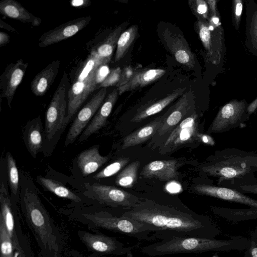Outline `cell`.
<instances>
[{"label":"cell","instance_id":"obj_1","mask_svg":"<svg viewBox=\"0 0 257 257\" xmlns=\"http://www.w3.org/2000/svg\"><path fill=\"white\" fill-rule=\"evenodd\" d=\"M121 215L136 220L151 228L158 240L175 237L214 238L216 229L207 217L182 205L168 204L143 198L135 207Z\"/></svg>","mask_w":257,"mask_h":257},{"label":"cell","instance_id":"obj_2","mask_svg":"<svg viewBox=\"0 0 257 257\" xmlns=\"http://www.w3.org/2000/svg\"><path fill=\"white\" fill-rule=\"evenodd\" d=\"M248 152L236 148L215 151L199 167L202 175L217 178V185L232 188L257 182V169L247 165Z\"/></svg>","mask_w":257,"mask_h":257},{"label":"cell","instance_id":"obj_3","mask_svg":"<svg viewBox=\"0 0 257 257\" xmlns=\"http://www.w3.org/2000/svg\"><path fill=\"white\" fill-rule=\"evenodd\" d=\"M241 240H216L197 237H181L158 240L142 247V252L156 257L181 253H200L240 248Z\"/></svg>","mask_w":257,"mask_h":257},{"label":"cell","instance_id":"obj_4","mask_svg":"<svg viewBox=\"0 0 257 257\" xmlns=\"http://www.w3.org/2000/svg\"><path fill=\"white\" fill-rule=\"evenodd\" d=\"M70 87L68 75L65 70L45 114V134L49 140L65 126Z\"/></svg>","mask_w":257,"mask_h":257},{"label":"cell","instance_id":"obj_5","mask_svg":"<svg viewBox=\"0 0 257 257\" xmlns=\"http://www.w3.org/2000/svg\"><path fill=\"white\" fill-rule=\"evenodd\" d=\"M96 224L107 229L137 238L141 241L157 240L151 228L136 220L121 215L113 216L108 213L94 215Z\"/></svg>","mask_w":257,"mask_h":257},{"label":"cell","instance_id":"obj_6","mask_svg":"<svg viewBox=\"0 0 257 257\" xmlns=\"http://www.w3.org/2000/svg\"><path fill=\"white\" fill-rule=\"evenodd\" d=\"M199 116L194 111L180 122L162 142L159 153L166 155L194 142L199 133Z\"/></svg>","mask_w":257,"mask_h":257},{"label":"cell","instance_id":"obj_7","mask_svg":"<svg viewBox=\"0 0 257 257\" xmlns=\"http://www.w3.org/2000/svg\"><path fill=\"white\" fill-rule=\"evenodd\" d=\"M246 103L233 100L223 106L207 130V134L222 133L240 126L248 117Z\"/></svg>","mask_w":257,"mask_h":257},{"label":"cell","instance_id":"obj_8","mask_svg":"<svg viewBox=\"0 0 257 257\" xmlns=\"http://www.w3.org/2000/svg\"><path fill=\"white\" fill-rule=\"evenodd\" d=\"M87 187H89L98 200L114 207L132 209L137 206L143 199L113 186L94 183L88 185Z\"/></svg>","mask_w":257,"mask_h":257},{"label":"cell","instance_id":"obj_9","mask_svg":"<svg viewBox=\"0 0 257 257\" xmlns=\"http://www.w3.org/2000/svg\"><path fill=\"white\" fill-rule=\"evenodd\" d=\"M106 93V88H101L79 111L67 134L65 146L73 143L83 132L102 104Z\"/></svg>","mask_w":257,"mask_h":257},{"label":"cell","instance_id":"obj_10","mask_svg":"<svg viewBox=\"0 0 257 257\" xmlns=\"http://www.w3.org/2000/svg\"><path fill=\"white\" fill-rule=\"evenodd\" d=\"M194 107V95L190 90L182 94L172 108L169 115L165 114L162 126L153 138L158 140L170 133L181 121L188 116L187 114H191V110Z\"/></svg>","mask_w":257,"mask_h":257},{"label":"cell","instance_id":"obj_11","mask_svg":"<svg viewBox=\"0 0 257 257\" xmlns=\"http://www.w3.org/2000/svg\"><path fill=\"white\" fill-rule=\"evenodd\" d=\"M28 66L22 59L9 64L0 76V98L7 99L8 106L11 103L18 86L21 83Z\"/></svg>","mask_w":257,"mask_h":257},{"label":"cell","instance_id":"obj_12","mask_svg":"<svg viewBox=\"0 0 257 257\" xmlns=\"http://www.w3.org/2000/svg\"><path fill=\"white\" fill-rule=\"evenodd\" d=\"M90 16L75 19L44 33L39 39L38 45L43 48L72 37L90 22Z\"/></svg>","mask_w":257,"mask_h":257},{"label":"cell","instance_id":"obj_13","mask_svg":"<svg viewBox=\"0 0 257 257\" xmlns=\"http://www.w3.org/2000/svg\"><path fill=\"white\" fill-rule=\"evenodd\" d=\"M193 189L198 194L240 203L257 209V200L231 188L202 183L195 185Z\"/></svg>","mask_w":257,"mask_h":257},{"label":"cell","instance_id":"obj_14","mask_svg":"<svg viewBox=\"0 0 257 257\" xmlns=\"http://www.w3.org/2000/svg\"><path fill=\"white\" fill-rule=\"evenodd\" d=\"M95 73L84 81H75L71 85L69 91L68 109L65 126L71 120L90 94L97 89Z\"/></svg>","mask_w":257,"mask_h":257},{"label":"cell","instance_id":"obj_15","mask_svg":"<svg viewBox=\"0 0 257 257\" xmlns=\"http://www.w3.org/2000/svg\"><path fill=\"white\" fill-rule=\"evenodd\" d=\"M162 38L168 49L179 63L190 69L194 67V55L182 35L166 28L162 32Z\"/></svg>","mask_w":257,"mask_h":257},{"label":"cell","instance_id":"obj_16","mask_svg":"<svg viewBox=\"0 0 257 257\" xmlns=\"http://www.w3.org/2000/svg\"><path fill=\"white\" fill-rule=\"evenodd\" d=\"M24 201L27 215L33 226L41 233L47 232L49 227L48 216L37 194L27 188Z\"/></svg>","mask_w":257,"mask_h":257},{"label":"cell","instance_id":"obj_17","mask_svg":"<svg viewBox=\"0 0 257 257\" xmlns=\"http://www.w3.org/2000/svg\"><path fill=\"white\" fill-rule=\"evenodd\" d=\"M177 164V161L175 160L153 161L144 166L140 176L146 179L155 178L162 181L176 180L179 176Z\"/></svg>","mask_w":257,"mask_h":257},{"label":"cell","instance_id":"obj_18","mask_svg":"<svg viewBox=\"0 0 257 257\" xmlns=\"http://www.w3.org/2000/svg\"><path fill=\"white\" fill-rule=\"evenodd\" d=\"M84 240L93 250L101 253L132 256L131 248L126 247L115 238L105 235L87 234Z\"/></svg>","mask_w":257,"mask_h":257},{"label":"cell","instance_id":"obj_19","mask_svg":"<svg viewBox=\"0 0 257 257\" xmlns=\"http://www.w3.org/2000/svg\"><path fill=\"white\" fill-rule=\"evenodd\" d=\"M118 95L117 88L108 95L92 120L82 133L79 139V142L86 140L105 125Z\"/></svg>","mask_w":257,"mask_h":257},{"label":"cell","instance_id":"obj_20","mask_svg":"<svg viewBox=\"0 0 257 257\" xmlns=\"http://www.w3.org/2000/svg\"><path fill=\"white\" fill-rule=\"evenodd\" d=\"M61 61L55 60L35 76L30 85L34 95L42 96L47 93L57 77Z\"/></svg>","mask_w":257,"mask_h":257},{"label":"cell","instance_id":"obj_21","mask_svg":"<svg viewBox=\"0 0 257 257\" xmlns=\"http://www.w3.org/2000/svg\"><path fill=\"white\" fill-rule=\"evenodd\" d=\"M121 31L122 28L118 27L100 41H93L89 48L90 54L97 57L103 65H107L111 59Z\"/></svg>","mask_w":257,"mask_h":257},{"label":"cell","instance_id":"obj_22","mask_svg":"<svg viewBox=\"0 0 257 257\" xmlns=\"http://www.w3.org/2000/svg\"><path fill=\"white\" fill-rule=\"evenodd\" d=\"M185 90V88H178L163 98L146 103L137 110L131 119V122H140L146 118L160 112L178 97L182 95Z\"/></svg>","mask_w":257,"mask_h":257},{"label":"cell","instance_id":"obj_23","mask_svg":"<svg viewBox=\"0 0 257 257\" xmlns=\"http://www.w3.org/2000/svg\"><path fill=\"white\" fill-rule=\"evenodd\" d=\"M165 117V114L157 117L124 137L121 146L122 149L136 146L153 138L162 126Z\"/></svg>","mask_w":257,"mask_h":257},{"label":"cell","instance_id":"obj_24","mask_svg":"<svg viewBox=\"0 0 257 257\" xmlns=\"http://www.w3.org/2000/svg\"><path fill=\"white\" fill-rule=\"evenodd\" d=\"M0 13L5 17L23 23L38 26L42 20L28 11L20 3L14 0H2L0 2Z\"/></svg>","mask_w":257,"mask_h":257},{"label":"cell","instance_id":"obj_25","mask_svg":"<svg viewBox=\"0 0 257 257\" xmlns=\"http://www.w3.org/2000/svg\"><path fill=\"white\" fill-rule=\"evenodd\" d=\"M43 135L40 116L28 122L24 134V140L28 151L34 158H36L43 147Z\"/></svg>","mask_w":257,"mask_h":257},{"label":"cell","instance_id":"obj_26","mask_svg":"<svg viewBox=\"0 0 257 257\" xmlns=\"http://www.w3.org/2000/svg\"><path fill=\"white\" fill-rule=\"evenodd\" d=\"M109 158L101 156L98 146L92 147L81 152L77 158L78 166L83 176L96 172Z\"/></svg>","mask_w":257,"mask_h":257},{"label":"cell","instance_id":"obj_27","mask_svg":"<svg viewBox=\"0 0 257 257\" xmlns=\"http://www.w3.org/2000/svg\"><path fill=\"white\" fill-rule=\"evenodd\" d=\"M166 71L162 69L138 70L130 81L124 85L117 88L119 95L149 85L163 76Z\"/></svg>","mask_w":257,"mask_h":257},{"label":"cell","instance_id":"obj_28","mask_svg":"<svg viewBox=\"0 0 257 257\" xmlns=\"http://www.w3.org/2000/svg\"><path fill=\"white\" fill-rule=\"evenodd\" d=\"M0 218L4 221L7 230L11 238L13 240V243L14 244V220L11 207L10 197L8 189L5 184L3 182H1L0 185Z\"/></svg>","mask_w":257,"mask_h":257},{"label":"cell","instance_id":"obj_29","mask_svg":"<svg viewBox=\"0 0 257 257\" xmlns=\"http://www.w3.org/2000/svg\"><path fill=\"white\" fill-rule=\"evenodd\" d=\"M38 180L47 190L60 197L76 202H80L81 200L77 195L57 180L42 176L38 177Z\"/></svg>","mask_w":257,"mask_h":257},{"label":"cell","instance_id":"obj_30","mask_svg":"<svg viewBox=\"0 0 257 257\" xmlns=\"http://www.w3.org/2000/svg\"><path fill=\"white\" fill-rule=\"evenodd\" d=\"M140 164V161H136L126 166L117 174L115 180V184L126 188L133 187L137 182Z\"/></svg>","mask_w":257,"mask_h":257},{"label":"cell","instance_id":"obj_31","mask_svg":"<svg viewBox=\"0 0 257 257\" xmlns=\"http://www.w3.org/2000/svg\"><path fill=\"white\" fill-rule=\"evenodd\" d=\"M138 32V26L133 25L121 34L118 40L114 60L119 61L125 55L135 40Z\"/></svg>","mask_w":257,"mask_h":257},{"label":"cell","instance_id":"obj_32","mask_svg":"<svg viewBox=\"0 0 257 257\" xmlns=\"http://www.w3.org/2000/svg\"><path fill=\"white\" fill-rule=\"evenodd\" d=\"M102 65V63L97 57L90 54L78 67L73 82L84 81L94 74L97 68Z\"/></svg>","mask_w":257,"mask_h":257},{"label":"cell","instance_id":"obj_33","mask_svg":"<svg viewBox=\"0 0 257 257\" xmlns=\"http://www.w3.org/2000/svg\"><path fill=\"white\" fill-rule=\"evenodd\" d=\"M215 214L227 218L251 219L257 218V209L250 207L247 209H231L223 207H213Z\"/></svg>","mask_w":257,"mask_h":257},{"label":"cell","instance_id":"obj_34","mask_svg":"<svg viewBox=\"0 0 257 257\" xmlns=\"http://www.w3.org/2000/svg\"><path fill=\"white\" fill-rule=\"evenodd\" d=\"M200 39L207 52V55L211 58H213L214 54V45L211 30L209 28L208 24L198 19L195 23Z\"/></svg>","mask_w":257,"mask_h":257},{"label":"cell","instance_id":"obj_35","mask_svg":"<svg viewBox=\"0 0 257 257\" xmlns=\"http://www.w3.org/2000/svg\"><path fill=\"white\" fill-rule=\"evenodd\" d=\"M8 180L12 193L16 195L19 184V175L16 162L10 152L6 154Z\"/></svg>","mask_w":257,"mask_h":257},{"label":"cell","instance_id":"obj_36","mask_svg":"<svg viewBox=\"0 0 257 257\" xmlns=\"http://www.w3.org/2000/svg\"><path fill=\"white\" fill-rule=\"evenodd\" d=\"M128 157H121L110 163L93 176L96 180L111 177L120 171L130 162Z\"/></svg>","mask_w":257,"mask_h":257},{"label":"cell","instance_id":"obj_37","mask_svg":"<svg viewBox=\"0 0 257 257\" xmlns=\"http://www.w3.org/2000/svg\"><path fill=\"white\" fill-rule=\"evenodd\" d=\"M1 257H13V242L3 219L0 218Z\"/></svg>","mask_w":257,"mask_h":257},{"label":"cell","instance_id":"obj_38","mask_svg":"<svg viewBox=\"0 0 257 257\" xmlns=\"http://www.w3.org/2000/svg\"><path fill=\"white\" fill-rule=\"evenodd\" d=\"M189 5L192 12L198 19H206L208 17V6L206 2L203 0H190Z\"/></svg>","mask_w":257,"mask_h":257},{"label":"cell","instance_id":"obj_39","mask_svg":"<svg viewBox=\"0 0 257 257\" xmlns=\"http://www.w3.org/2000/svg\"><path fill=\"white\" fill-rule=\"evenodd\" d=\"M121 69L119 67L110 70V72L104 80L99 85L98 88H107V87L116 85L117 84Z\"/></svg>","mask_w":257,"mask_h":257},{"label":"cell","instance_id":"obj_40","mask_svg":"<svg viewBox=\"0 0 257 257\" xmlns=\"http://www.w3.org/2000/svg\"><path fill=\"white\" fill-rule=\"evenodd\" d=\"M137 68L127 66L121 69L119 80L116 84L117 88L121 87L128 82L138 71Z\"/></svg>","mask_w":257,"mask_h":257},{"label":"cell","instance_id":"obj_41","mask_svg":"<svg viewBox=\"0 0 257 257\" xmlns=\"http://www.w3.org/2000/svg\"><path fill=\"white\" fill-rule=\"evenodd\" d=\"M110 72L107 65H102L97 68L95 73V79L97 85H99L104 80Z\"/></svg>","mask_w":257,"mask_h":257},{"label":"cell","instance_id":"obj_42","mask_svg":"<svg viewBox=\"0 0 257 257\" xmlns=\"http://www.w3.org/2000/svg\"><path fill=\"white\" fill-rule=\"evenodd\" d=\"M234 189L243 194L249 193L257 195V182L249 185H241L234 186Z\"/></svg>","mask_w":257,"mask_h":257},{"label":"cell","instance_id":"obj_43","mask_svg":"<svg viewBox=\"0 0 257 257\" xmlns=\"http://www.w3.org/2000/svg\"><path fill=\"white\" fill-rule=\"evenodd\" d=\"M250 35L253 47L257 49V13L252 18L251 25Z\"/></svg>","mask_w":257,"mask_h":257},{"label":"cell","instance_id":"obj_44","mask_svg":"<svg viewBox=\"0 0 257 257\" xmlns=\"http://www.w3.org/2000/svg\"><path fill=\"white\" fill-rule=\"evenodd\" d=\"M197 142L209 146H213L215 144V141L212 137L208 134H203L200 132L197 135Z\"/></svg>","mask_w":257,"mask_h":257},{"label":"cell","instance_id":"obj_45","mask_svg":"<svg viewBox=\"0 0 257 257\" xmlns=\"http://www.w3.org/2000/svg\"><path fill=\"white\" fill-rule=\"evenodd\" d=\"M246 163L248 166L257 169V154L253 151L248 152Z\"/></svg>","mask_w":257,"mask_h":257},{"label":"cell","instance_id":"obj_46","mask_svg":"<svg viewBox=\"0 0 257 257\" xmlns=\"http://www.w3.org/2000/svg\"><path fill=\"white\" fill-rule=\"evenodd\" d=\"M235 2V18L236 23L238 24L240 20L242 10V2L239 0H236Z\"/></svg>","mask_w":257,"mask_h":257},{"label":"cell","instance_id":"obj_47","mask_svg":"<svg viewBox=\"0 0 257 257\" xmlns=\"http://www.w3.org/2000/svg\"><path fill=\"white\" fill-rule=\"evenodd\" d=\"M90 3L91 2L88 0H72L70 2L71 5L75 8L85 7Z\"/></svg>","mask_w":257,"mask_h":257},{"label":"cell","instance_id":"obj_48","mask_svg":"<svg viewBox=\"0 0 257 257\" xmlns=\"http://www.w3.org/2000/svg\"><path fill=\"white\" fill-rule=\"evenodd\" d=\"M10 36L8 34L0 32V47L5 46L10 42Z\"/></svg>","mask_w":257,"mask_h":257},{"label":"cell","instance_id":"obj_49","mask_svg":"<svg viewBox=\"0 0 257 257\" xmlns=\"http://www.w3.org/2000/svg\"><path fill=\"white\" fill-rule=\"evenodd\" d=\"M257 108V98L252 101L250 104H249L246 108V111L247 114L249 115L251 113H252Z\"/></svg>","mask_w":257,"mask_h":257},{"label":"cell","instance_id":"obj_50","mask_svg":"<svg viewBox=\"0 0 257 257\" xmlns=\"http://www.w3.org/2000/svg\"><path fill=\"white\" fill-rule=\"evenodd\" d=\"M216 1L208 0L206 1L211 11L212 16H216Z\"/></svg>","mask_w":257,"mask_h":257},{"label":"cell","instance_id":"obj_51","mask_svg":"<svg viewBox=\"0 0 257 257\" xmlns=\"http://www.w3.org/2000/svg\"><path fill=\"white\" fill-rule=\"evenodd\" d=\"M0 27L1 28L5 29L9 31L16 32V30L14 28L12 27L9 24L4 22L2 20H1Z\"/></svg>","mask_w":257,"mask_h":257},{"label":"cell","instance_id":"obj_52","mask_svg":"<svg viewBox=\"0 0 257 257\" xmlns=\"http://www.w3.org/2000/svg\"><path fill=\"white\" fill-rule=\"evenodd\" d=\"M250 253L251 257H257V246H251L250 248Z\"/></svg>","mask_w":257,"mask_h":257},{"label":"cell","instance_id":"obj_53","mask_svg":"<svg viewBox=\"0 0 257 257\" xmlns=\"http://www.w3.org/2000/svg\"><path fill=\"white\" fill-rule=\"evenodd\" d=\"M14 257H21V256H19L18 254V253H16V254H15V256H14Z\"/></svg>","mask_w":257,"mask_h":257}]
</instances>
